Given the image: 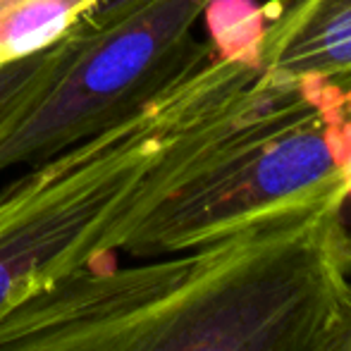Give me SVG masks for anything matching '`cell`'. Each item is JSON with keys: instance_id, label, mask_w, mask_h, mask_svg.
Masks as SVG:
<instances>
[{"instance_id": "obj_7", "label": "cell", "mask_w": 351, "mask_h": 351, "mask_svg": "<svg viewBox=\"0 0 351 351\" xmlns=\"http://www.w3.org/2000/svg\"><path fill=\"white\" fill-rule=\"evenodd\" d=\"M347 351H351V342H349V347H347Z\"/></svg>"}, {"instance_id": "obj_4", "label": "cell", "mask_w": 351, "mask_h": 351, "mask_svg": "<svg viewBox=\"0 0 351 351\" xmlns=\"http://www.w3.org/2000/svg\"><path fill=\"white\" fill-rule=\"evenodd\" d=\"M258 12L261 65L296 79L351 146V0H270Z\"/></svg>"}, {"instance_id": "obj_6", "label": "cell", "mask_w": 351, "mask_h": 351, "mask_svg": "<svg viewBox=\"0 0 351 351\" xmlns=\"http://www.w3.org/2000/svg\"><path fill=\"white\" fill-rule=\"evenodd\" d=\"M72 34L74 29L58 43H53L51 48H46V51L34 53V56L0 67V130L17 117V112L51 79L53 70H56L58 62L62 60V56L70 48Z\"/></svg>"}, {"instance_id": "obj_8", "label": "cell", "mask_w": 351, "mask_h": 351, "mask_svg": "<svg viewBox=\"0 0 351 351\" xmlns=\"http://www.w3.org/2000/svg\"><path fill=\"white\" fill-rule=\"evenodd\" d=\"M349 342H351V339H349ZM347 347H349V344H347ZM344 351H347V349H344Z\"/></svg>"}, {"instance_id": "obj_3", "label": "cell", "mask_w": 351, "mask_h": 351, "mask_svg": "<svg viewBox=\"0 0 351 351\" xmlns=\"http://www.w3.org/2000/svg\"><path fill=\"white\" fill-rule=\"evenodd\" d=\"M213 0H108L74 27L41 91L0 130V172L117 125L210 51L194 27Z\"/></svg>"}, {"instance_id": "obj_2", "label": "cell", "mask_w": 351, "mask_h": 351, "mask_svg": "<svg viewBox=\"0 0 351 351\" xmlns=\"http://www.w3.org/2000/svg\"><path fill=\"white\" fill-rule=\"evenodd\" d=\"M208 53L130 117L34 162L0 191V313L46 282L117 256Z\"/></svg>"}, {"instance_id": "obj_5", "label": "cell", "mask_w": 351, "mask_h": 351, "mask_svg": "<svg viewBox=\"0 0 351 351\" xmlns=\"http://www.w3.org/2000/svg\"><path fill=\"white\" fill-rule=\"evenodd\" d=\"M108 0H0V67L41 53Z\"/></svg>"}, {"instance_id": "obj_1", "label": "cell", "mask_w": 351, "mask_h": 351, "mask_svg": "<svg viewBox=\"0 0 351 351\" xmlns=\"http://www.w3.org/2000/svg\"><path fill=\"white\" fill-rule=\"evenodd\" d=\"M351 230L344 206L36 287L0 313V351H344Z\"/></svg>"}]
</instances>
